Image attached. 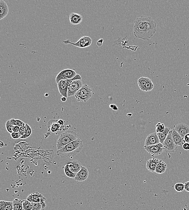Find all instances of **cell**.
<instances>
[{
	"label": "cell",
	"instance_id": "cell-1",
	"mask_svg": "<svg viewBox=\"0 0 189 210\" xmlns=\"http://www.w3.org/2000/svg\"><path fill=\"white\" fill-rule=\"evenodd\" d=\"M156 26L150 17L142 15L134 21V35L138 39L149 40L156 33Z\"/></svg>",
	"mask_w": 189,
	"mask_h": 210
},
{
	"label": "cell",
	"instance_id": "cell-2",
	"mask_svg": "<svg viewBox=\"0 0 189 210\" xmlns=\"http://www.w3.org/2000/svg\"><path fill=\"white\" fill-rule=\"evenodd\" d=\"M83 146L82 142L78 138L60 150H57V154L61 158H72L82 151Z\"/></svg>",
	"mask_w": 189,
	"mask_h": 210
},
{
	"label": "cell",
	"instance_id": "cell-3",
	"mask_svg": "<svg viewBox=\"0 0 189 210\" xmlns=\"http://www.w3.org/2000/svg\"><path fill=\"white\" fill-rule=\"evenodd\" d=\"M77 134L75 131H67L60 134L57 143V150H60L65 145L76 140Z\"/></svg>",
	"mask_w": 189,
	"mask_h": 210
},
{
	"label": "cell",
	"instance_id": "cell-4",
	"mask_svg": "<svg viewBox=\"0 0 189 210\" xmlns=\"http://www.w3.org/2000/svg\"><path fill=\"white\" fill-rule=\"evenodd\" d=\"M92 94L91 88L87 84H85L76 93L75 96L77 101L86 102L91 97Z\"/></svg>",
	"mask_w": 189,
	"mask_h": 210
},
{
	"label": "cell",
	"instance_id": "cell-5",
	"mask_svg": "<svg viewBox=\"0 0 189 210\" xmlns=\"http://www.w3.org/2000/svg\"><path fill=\"white\" fill-rule=\"evenodd\" d=\"M63 42L65 45L71 44L76 47L81 48H85L89 47L91 45L92 43V39L90 37L84 36L80 38L79 40L76 43L71 42L70 39L64 40Z\"/></svg>",
	"mask_w": 189,
	"mask_h": 210
},
{
	"label": "cell",
	"instance_id": "cell-6",
	"mask_svg": "<svg viewBox=\"0 0 189 210\" xmlns=\"http://www.w3.org/2000/svg\"><path fill=\"white\" fill-rule=\"evenodd\" d=\"M163 145L164 150L166 153H174L178 150V146L176 145L173 140L171 131L164 141Z\"/></svg>",
	"mask_w": 189,
	"mask_h": 210
},
{
	"label": "cell",
	"instance_id": "cell-7",
	"mask_svg": "<svg viewBox=\"0 0 189 210\" xmlns=\"http://www.w3.org/2000/svg\"><path fill=\"white\" fill-rule=\"evenodd\" d=\"M77 75L74 70L66 69L60 71L56 76L55 81L57 84L63 80H68L72 79Z\"/></svg>",
	"mask_w": 189,
	"mask_h": 210
},
{
	"label": "cell",
	"instance_id": "cell-8",
	"mask_svg": "<svg viewBox=\"0 0 189 210\" xmlns=\"http://www.w3.org/2000/svg\"><path fill=\"white\" fill-rule=\"evenodd\" d=\"M83 86L82 80L73 81L69 85L67 91V97H70L75 95L76 93Z\"/></svg>",
	"mask_w": 189,
	"mask_h": 210
},
{
	"label": "cell",
	"instance_id": "cell-9",
	"mask_svg": "<svg viewBox=\"0 0 189 210\" xmlns=\"http://www.w3.org/2000/svg\"><path fill=\"white\" fill-rule=\"evenodd\" d=\"M144 148L145 150L152 156H159L161 154L164 150L163 144L160 143L151 146H144Z\"/></svg>",
	"mask_w": 189,
	"mask_h": 210
},
{
	"label": "cell",
	"instance_id": "cell-10",
	"mask_svg": "<svg viewBox=\"0 0 189 210\" xmlns=\"http://www.w3.org/2000/svg\"><path fill=\"white\" fill-rule=\"evenodd\" d=\"M71 83L70 79L63 80L57 83L58 89L60 95L64 97H67L68 89Z\"/></svg>",
	"mask_w": 189,
	"mask_h": 210
},
{
	"label": "cell",
	"instance_id": "cell-11",
	"mask_svg": "<svg viewBox=\"0 0 189 210\" xmlns=\"http://www.w3.org/2000/svg\"><path fill=\"white\" fill-rule=\"evenodd\" d=\"M160 143L159 138H158L157 133H153L148 135L145 142L144 146H151L156 145Z\"/></svg>",
	"mask_w": 189,
	"mask_h": 210
},
{
	"label": "cell",
	"instance_id": "cell-12",
	"mask_svg": "<svg viewBox=\"0 0 189 210\" xmlns=\"http://www.w3.org/2000/svg\"><path fill=\"white\" fill-rule=\"evenodd\" d=\"M88 175L89 172L87 168L82 166L80 171L76 174L75 180L78 182L85 181L87 179Z\"/></svg>",
	"mask_w": 189,
	"mask_h": 210
},
{
	"label": "cell",
	"instance_id": "cell-13",
	"mask_svg": "<svg viewBox=\"0 0 189 210\" xmlns=\"http://www.w3.org/2000/svg\"><path fill=\"white\" fill-rule=\"evenodd\" d=\"M27 200L31 202H40L43 203L45 202L46 199L42 194L37 192L30 194L27 198Z\"/></svg>",
	"mask_w": 189,
	"mask_h": 210
},
{
	"label": "cell",
	"instance_id": "cell-14",
	"mask_svg": "<svg viewBox=\"0 0 189 210\" xmlns=\"http://www.w3.org/2000/svg\"><path fill=\"white\" fill-rule=\"evenodd\" d=\"M174 129L183 138L189 133V126L185 124H178L176 125Z\"/></svg>",
	"mask_w": 189,
	"mask_h": 210
},
{
	"label": "cell",
	"instance_id": "cell-15",
	"mask_svg": "<svg viewBox=\"0 0 189 210\" xmlns=\"http://www.w3.org/2000/svg\"><path fill=\"white\" fill-rule=\"evenodd\" d=\"M172 135L175 143L177 146H183L185 143L184 138L182 137L175 131L173 129L171 131Z\"/></svg>",
	"mask_w": 189,
	"mask_h": 210
},
{
	"label": "cell",
	"instance_id": "cell-16",
	"mask_svg": "<svg viewBox=\"0 0 189 210\" xmlns=\"http://www.w3.org/2000/svg\"><path fill=\"white\" fill-rule=\"evenodd\" d=\"M9 11V7L7 3L3 0H0V20L6 17Z\"/></svg>",
	"mask_w": 189,
	"mask_h": 210
},
{
	"label": "cell",
	"instance_id": "cell-17",
	"mask_svg": "<svg viewBox=\"0 0 189 210\" xmlns=\"http://www.w3.org/2000/svg\"><path fill=\"white\" fill-rule=\"evenodd\" d=\"M70 170L74 173L79 172L82 167V164L78 160H74L67 163Z\"/></svg>",
	"mask_w": 189,
	"mask_h": 210
},
{
	"label": "cell",
	"instance_id": "cell-18",
	"mask_svg": "<svg viewBox=\"0 0 189 210\" xmlns=\"http://www.w3.org/2000/svg\"><path fill=\"white\" fill-rule=\"evenodd\" d=\"M70 23L72 25L79 24L82 22L83 20V16L80 14L77 13H72L70 14Z\"/></svg>",
	"mask_w": 189,
	"mask_h": 210
},
{
	"label": "cell",
	"instance_id": "cell-19",
	"mask_svg": "<svg viewBox=\"0 0 189 210\" xmlns=\"http://www.w3.org/2000/svg\"><path fill=\"white\" fill-rule=\"evenodd\" d=\"M159 161L157 158H153L147 161L146 165L147 169L151 172H155L156 168Z\"/></svg>",
	"mask_w": 189,
	"mask_h": 210
},
{
	"label": "cell",
	"instance_id": "cell-20",
	"mask_svg": "<svg viewBox=\"0 0 189 210\" xmlns=\"http://www.w3.org/2000/svg\"><path fill=\"white\" fill-rule=\"evenodd\" d=\"M167 168V164L163 161L160 160L156 168L155 172L158 174L164 173L166 171Z\"/></svg>",
	"mask_w": 189,
	"mask_h": 210
},
{
	"label": "cell",
	"instance_id": "cell-21",
	"mask_svg": "<svg viewBox=\"0 0 189 210\" xmlns=\"http://www.w3.org/2000/svg\"><path fill=\"white\" fill-rule=\"evenodd\" d=\"M13 202L1 200L0 201V210H13Z\"/></svg>",
	"mask_w": 189,
	"mask_h": 210
},
{
	"label": "cell",
	"instance_id": "cell-22",
	"mask_svg": "<svg viewBox=\"0 0 189 210\" xmlns=\"http://www.w3.org/2000/svg\"><path fill=\"white\" fill-rule=\"evenodd\" d=\"M172 130L170 128L168 127H165V131L163 133H157L158 138H159L160 143L163 144L164 142V141L167 138V136L169 134L170 132H171Z\"/></svg>",
	"mask_w": 189,
	"mask_h": 210
},
{
	"label": "cell",
	"instance_id": "cell-23",
	"mask_svg": "<svg viewBox=\"0 0 189 210\" xmlns=\"http://www.w3.org/2000/svg\"><path fill=\"white\" fill-rule=\"evenodd\" d=\"M13 210H24L22 206V200L16 199L13 201Z\"/></svg>",
	"mask_w": 189,
	"mask_h": 210
},
{
	"label": "cell",
	"instance_id": "cell-24",
	"mask_svg": "<svg viewBox=\"0 0 189 210\" xmlns=\"http://www.w3.org/2000/svg\"><path fill=\"white\" fill-rule=\"evenodd\" d=\"M150 80V79L148 78L144 77L140 78L138 81V84L140 89L141 90Z\"/></svg>",
	"mask_w": 189,
	"mask_h": 210
},
{
	"label": "cell",
	"instance_id": "cell-25",
	"mask_svg": "<svg viewBox=\"0 0 189 210\" xmlns=\"http://www.w3.org/2000/svg\"><path fill=\"white\" fill-rule=\"evenodd\" d=\"M64 169L65 175H66L68 177L71 178L75 179V178L76 177V174L72 172L70 170L68 164H67L64 167Z\"/></svg>",
	"mask_w": 189,
	"mask_h": 210
},
{
	"label": "cell",
	"instance_id": "cell-26",
	"mask_svg": "<svg viewBox=\"0 0 189 210\" xmlns=\"http://www.w3.org/2000/svg\"><path fill=\"white\" fill-rule=\"evenodd\" d=\"M23 208L24 210H32L33 204L30 201L27 200H22Z\"/></svg>",
	"mask_w": 189,
	"mask_h": 210
},
{
	"label": "cell",
	"instance_id": "cell-27",
	"mask_svg": "<svg viewBox=\"0 0 189 210\" xmlns=\"http://www.w3.org/2000/svg\"><path fill=\"white\" fill-rule=\"evenodd\" d=\"M154 87V84L150 79L141 90L144 91H150L153 90Z\"/></svg>",
	"mask_w": 189,
	"mask_h": 210
},
{
	"label": "cell",
	"instance_id": "cell-28",
	"mask_svg": "<svg viewBox=\"0 0 189 210\" xmlns=\"http://www.w3.org/2000/svg\"><path fill=\"white\" fill-rule=\"evenodd\" d=\"M11 122L14 126H20V127L26 126V123L19 119H12L10 120Z\"/></svg>",
	"mask_w": 189,
	"mask_h": 210
},
{
	"label": "cell",
	"instance_id": "cell-29",
	"mask_svg": "<svg viewBox=\"0 0 189 210\" xmlns=\"http://www.w3.org/2000/svg\"><path fill=\"white\" fill-rule=\"evenodd\" d=\"M175 189L178 192H182L185 189V186L184 184L179 183L175 184L174 186Z\"/></svg>",
	"mask_w": 189,
	"mask_h": 210
},
{
	"label": "cell",
	"instance_id": "cell-30",
	"mask_svg": "<svg viewBox=\"0 0 189 210\" xmlns=\"http://www.w3.org/2000/svg\"><path fill=\"white\" fill-rule=\"evenodd\" d=\"M6 128L7 131L9 133H11L13 132V129H14V125L11 123L10 120H8L6 123Z\"/></svg>",
	"mask_w": 189,
	"mask_h": 210
},
{
	"label": "cell",
	"instance_id": "cell-31",
	"mask_svg": "<svg viewBox=\"0 0 189 210\" xmlns=\"http://www.w3.org/2000/svg\"><path fill=\"white\" fill-rule=\"evenodd\" d=\"M165 127L164 124L159 122L156 125V133H163L165 131Z\"/></svg>",
	"mask_w": 189,
	"mask_h": 210
},
{
	"label": "cell",
	"instance_id": "cell-32",
	"mask_svg": "<svg viewBox=\"0 0 189 210\" xmlns=\"http://www.w3.org/2000/svg\"><path fill=\"white\" fill-rule=\"evenodd\" d=\"M26 125L27 126V129L26 131V133L23 136L21 137V138L22 139H26L30 136L32 134V130L30 126H29V125L26 123Z\"/></svg>",
	"mask_w": 189,
	"mask_h": 210
},
{
	"label": "cell",
	"instance_id": "cell-33",
	"mask_svg": "<svg viewBox=\"0 0 189 210\" xmlns=\"http://www.w3.org/2000/svg\"><path fill=\"white\" fill-rule=\"evenodd\" d=\"M60 127V125H59V124L57 123V122H54L52 124V125H51L49 128H50L51 127V131L52 132H54L59 130Z\"/></svg>",
	"mask_w": 189,
	"mask_h": 210
},
{
	"label": "cell",
	"instance_id": "cell-34",
	"mask_svg": "<svg viewBox=\"0 0 189 210\" xmlns=\"http://www.w3.org/2000/svg\"><path fill=\"white\" fill-rule=\"evenodd\" d=\"M33 204V209L32 210H41L42 209V205L41 203L32 202Z\"/></svg>",
	"mask_w": 189,
	"mask_h": 210
},
{
	"label": "cell",
	"instance_id": "cell-35",
	"mask_svg": "<svg viewBox=\"0 0 189 210\" xmlns=\"http://www.w3.org/2000/svg\"><path fill=\"white\" fill-rule=\"evenodd\" d=\"M27 129V126L26 125V126H22V127H20V130H19V133L20 134V135L22 137L26 133V131Z\"/></svg>",
	"mask_w": 189,
	"mask_h": 210
},
{
	"label": "cell",
	"instance_id": "cell-36",
	"mask_svg": "<svg viewBox=\"0 0 189 210\" xmlns=\"http://www.w3.org/2000/svg\"><path fill=\"white\" fill-rule=\"evenodd\" d=\"M11 136L12 138L14 139H18L19 138H21V136L20 135V133H15V132H13L11 133Z\"/></svg>",
	"mask_w": 189,
	"mask_h": 210
},
{
	"label": "cell",
	"instance_id": "cell-37",
	"mask_svg": "<svg viewBox=\"0 0 189 210\" xmlns=\"http://www.w3.org/2000/svg\"><path fill=\"white\" fill-rule=\"evenodd\" d=\"M183 149L185 150H189V143L185 142L183 145Z\"/></svg>",
	"mask_w": 189,
	"mask_h": 210
},
{
	"label": "cell",
	"instance_id": "cell-38",
	"mask_svg": "<svg viewBox=\"0 0 189 210\" xmlns=\"http://www.w3.org/2000/svg\"><path fill=\"white\" fill-rule=\"evenodd\" d=\"M185 186V190L186 192H189V181L185 182L184 184Z\"/></svg>",
	"mask_w": 189,
	"mask_h": 210
},
{
	"label": "cell",
	"instance_id": "cell-39",
	"mask_svg": "<svg viewBox=\"0 0 189 210\" xmlns=\"http://www.w3.org/2000/svg\"><path fill=\"white\" fill-rule=\"evenodd\" d=\"M109 107L113 110L116 111L118 110V108L117 106L115 104H110L109 106Z\"/></svg>",
	"mask_w": 189,
	"mask_h": 210
},
{
	"label": "cell",
	"instance_id": "cell-40",
	"mask_svg": "<svg viewBox=\"0 0 189 210\" xmlns=\"http://www.w3.org/2000/svg\"><path fill=\"white\" fill-rule=\"evenodd\" d=\"M20 127L19 126H14V129H13V132L15 133H18L19 130H20Z\"/></svg>",
	"mask_w": 189,
	"mask_h": 210
},
{
	"label": "cell",
	"instance_id": "cell-41",
	"mask_svg": "<svg viewBox=\"0 0 189 210\" xmlns=\"http://www.w3.org/2000/svg\"><path fill=\"white\" fill-rule=\"evenodd\" d=\"M184 139H185V142L189 143V133L185 136Z\"/></svg>",
	"mask_w": 189,
	"mask_h": 210
},
{
	"label": "cell",
	"instance_id": "cell-42",
	"mask_svg": "<svg viewBox=\"0 0 189 210\" xmlns=\"http://www.w3.org/2000/svg\"><path fill=\"white\" fill-rule=\"evenodd\" d=\"M104 41V40L103 39H100L99 40H98V41H97V45H98V46H101L100 45V43H101L102 44H103V42Z\"/></svg>",
	"mask_w": 189,
	"mask_h": 210
},
{
	"label": "cell",
	"instance_id": "cell-43",
	"mask_svg": "<svg viewBox=\"0 0 189 210\" xmlns=\"http://www.w3.org/2000/svg\"><path fill=\"white\" fill-rule=\"evenodd\" d=\"M57 123L59 124V125H63L64 124V122L62 119H60L58 120Z\"/></svg>",
	"mask_w": 189,
	"mask_h": 210
},
{
	"label": "cell",
	"instance_id": "cell-44",
	"mask_svg": "<svg viewBox=\"0 0 189 210\" xmlns=\"http://www.w3.org/2000/svg\"><path fill=\"white\" fill-rule=\"evenodd\" d=\"M61 100L62 101H63V102H65L67 100L66 97H63L61 98Z\"/></svg>",
	"mask_w": 189,
	"mask_h": 210
},
{
	"label": "cell",
	"instance_id": "cell-45",
	"mask_svg": "<svg viewBox=\"0 0 189 210\" xmlns=\"http://www.w3.org/2000/svg\"><path fill=\"white\" fill-rule=\"evenodd\" d=\"M48 95H49V94H45V96L46 97L48 96Z\"/></svg>",
	"mask_w": 189,
	"mask_h": 210
}]
</instances>
